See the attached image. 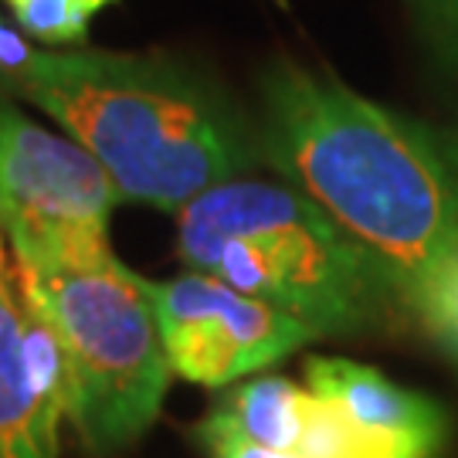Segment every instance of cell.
<instances>
[{"label": "cell", "instance_id": "7a4b0ae2", "mask_svg": "<svg viewBox=\"0 0 458 458\" xmlns=\"http://www.w3.org/2000/svg\"><path fill=\"white\" fill-rule=\"evenodd\" d=\"M96 157L123 200L183 211L262 164L259 130L211 79L170 55L38 51L0 85Z\"/></svg>", "mask_w": 458, "mask_h": 458}, {"label": "cell", "instance_id": "2e32d148", "mask_svg": "<svg viewBox=\"0 0 458 458\" xmlns=\"http://www.w3.org/2000/svg\"><path fill=\"white\" fill-rule=\"evenodd\" d=\"M278 4H285V0H278Z\"/></svg>", "mask_w": 458, "mask_h": 458}, {"label": "cell", "instance_id": "9c48e42d", "mask_svg": "<svg viewBox=\"0 0 458 458\" xmlns=\"http://www.w3.org/2000/svg\"><path fill=\"white\" fill-rule=\"evenodd\" d=\"M306 397L310 387H299L289 377H255L245 384H234L211 414L234 428L238 435H245L248 442L295 455Z\"/></svg>", "mask_w": 458, "mask_h": 458}, {"label": "cell", "instance_id": "8fae6325", "mask_svg": "<svg viewBox=\"0 0 458 458\" xmlns=\"http://www.w3.org/2000/svg\"><path fill=\"white\" fill-rule=\"evenodd\" d=\"M411 312H414L445 346L458 350V259L428 285L425 293L418 295V302L411 306Z\"/></svg>", "mask_w": 458, "mask_h": 458}, {"label": "cell", "instance_id": "277c9868", "mask_svg": "<svg viewBox=\"0 0 458 458\" xmlns=\"http://www.w3.org/2000/svg\"><path fill=\"white\" fill-rule=\"evenodd\" d=\"M21 306L58 346L68 421L92 458H109L160 418L174 367L143 278L109 259L72 268H17Z\"/></svg>", "mask_w": 458, "mask_h": 458}, {"label": "cell", "instance_id": "5bb4252c", "mask_svg": "<svg viewBox=\"0 0 458 458\" xmlns=\"http://www.w3.org/2000/svg\"><path fill=\"white\" fill-rule=\"evenodd\" d=\"M34 55H38V48H31V41L0 17V85L17 79L24 68L31 65Z\"/></svg>", "mask_w": 458, "mask_h": 458}, {"label": "cell", "instance_id": "5b68a950", "mask_svg": "<svg viewBox=\"0 0 458 458\" xmlns=\"http://www.w3.org/2000/svg\"><path fill=\"white\" fill-rule=\"evenodd\" d=\"M123 200L96 157L51 132L0 89V231L17 268H72L115 259L109 217Z\"/></svg>", "mask_w": 458, "mask_h": 458}, {"label": "cell", "instance_id": "9a60e30c", "mask_svg": "<svg viewBox=\"0 0 458 458\" xmlns=\"http://www.w3.org/2000/svg\"><path fill=\"white\" fill-rule=\"evenodd\" d=\"M0 238H4V231H0ZM7 276V265H4V242H0V278Z\"/></svg>", "mask_w": 458, "mask_h": 458}, {"label": "cell", "instance_id": "30bf717a", "mask_svg": "<svg viewBox=\"0 0 458 458\" xmlns=\"http://www.w3.org/2000/svg\"><path fill=\"white\" fill-rule=\"evenodd\" d=\"M17 28L51 48H75L89 38L92 17L115 0H4Z\"/></svg>", "mask_w": 458, "mask_h": 458}, {"label": "cell", "instance_id": "8992f818", "mask_svg": "<svg viewBox=\"0 0 458 458\" xmlns=\"http://www.w3.org/2000/svg\"><path fill=\"white\" fill-rule=\"evenodd\" d=\"M143 278V276H140ZM174 374L197 387H228L319 340V333L221 278L183 272L143 278Z\"/></svg>", "mask_w": 458, "mask_h": 458}, {"label": "cell", "instance_id": "6da1fadb", "mask_svg": "<svg viewBox=\"0 0 458 458\" xmlns=\"http://www.w3.org/2000/svg\"><path fill=\"white\" fill-rule=\"evenodd\" d=\"M259 92L262 160L374 255L411 312L458 259V136L289 58Z\"/></svg>", "mask_w": 458, "mask_h": 458}, {"label": "cell", "instance_id": "4fadbf2b", "mask_svg": "<svg viewBox=\"0 0 458 458\" xmlns=\"http://www.w3.org/2000/svg\"><path fill=\"white\" fill-rule=\"evenodd\" d=\"M197 438L208 448L211 458H299L293 452H272L262 445L248 442L245 435H238L234 428H228L225 421H217L214 414H208L200 425H197Z\"/></svg>", "mask_w": 458, "mask_h": 458}, {"label": "cell", "instance_id": "3957f363", "mask_svg": "<svg viewBox=\"0 0 458 458\" xmlns=\"http://www.w3.org/2000/svg\"><path fill=\"white\" fill-rule=\"evenodd\" d=\"M191 272L295 316L319 336H353L401 306L377 259L289 183L231 181L177 211Z\"/></svg>", "mask_w": 458, "mask_h": 458}, {"label": "cell", "instance_id": "52a82bcc", "mask_svg": "<svg viewBox=\"0 0 458 458\" xmlns=\"http://www.w3.org/2000/svg\"><path fill=\"white\" fill-rule=\"evenodd\" d=\"M65 370L45 323L0 278V458H58Z\"/></svg>", "mask_w": 458, "mask_h": 458}, {"label": "cell", "instance_id": "7c38bea8", "mask_svg": "<svg viewBox=\"0 0 458 458\" xmlns=\"http://www.w3.org/2000/svg\"><path fill=\"white\" fill-rule=\"evenodd\" d=\"M411 11L442 65L458 72V0H411Z\"/></svg>", "mask_w": 458, "mask_h": 458}, {"label": "cell", "instance_id": "ba28073f", "mask_svg": "<svg viewBox=\"0 0 458 458\" xmlns=\"http://www.w3.org/2000/svg\"><path fill=\"white\" fill-rule=\"evenodd\" d=\"M306 387L344 408L363 428L404 445L421 458H435L448 438V418L431 397L394 384L374 367L340 357H310Z\"/></svg>", "mask_w": 458, "mask_h": 458}]
</instances>
